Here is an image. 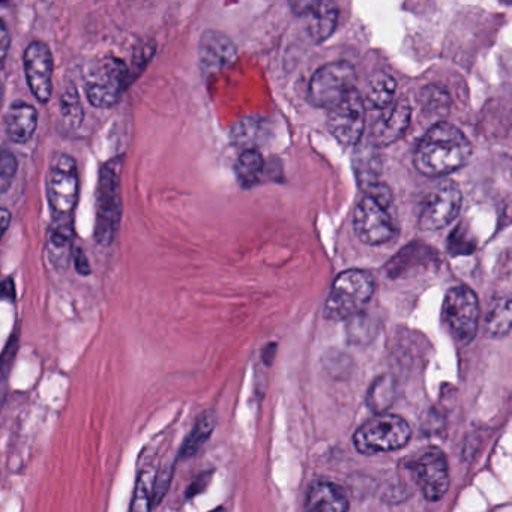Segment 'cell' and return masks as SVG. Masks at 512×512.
<instances>
[{
    "mask_svg": "<svg viewBox=\"0 0 512 512\" xmlns=\"http://www.w3.org/2000/svg\"><path fill=\"white\" fill-rule=\"evenodd\" d=\"M470 157L472 145L463 131L448 122H437L419 140L413 161L422 175L437 178L466 166Z\"/></svg>",
    "mask_w": 512,
    "mask_h": 512,
    "instance_id": "6da1fadb",
    "label": "cell"
},
{
    "mask_svg": "<svg viewBox=\"0 0 512 512\" xmlns=\"http://www.w3.org/2000/svg\"><path fill=\"white\" fill-rule=\"evenodd\" d=\"M124 157L107 161L100 169L97 187V217H95V242L109 247L118 235L122 218L121 173Z\"/></svg>",
    "mask_w": 512,
    "mask_h": 512,
    "instance_id": "7a4b0ae2",
    "label": "cell"
},
{
    "mask_svg": "<svg viewBox=\"0 0 512 512\" xmlns=\"http://www.w3.org/2000/svg\"><path fill=\"white\" fill-rule=\"evenodd\" d=\"M46 184L52 224L74 226V214H76L80 196V178L76 160L68 154H55L47 173Z\"/></svg>",
    "mask_w": 512,
    "mask_h": 512,
    "instance_id": "3957f363",
    "label": "cell"
},
{
    "mask_svg": "<svg viewBox=\"0 0 512 512\" xmlns=\"http://www.w3.org/2000/svg\"><path fill=\"white\" fill-rule=\"evenodd\" d=\"M374 290L376 283L368 272L350 269L338 275L326 299V319L346 320L355 317L367 307Z\"/></svg>",
    "mask_w": 512,
    "mask_h": 512,
    "instance_id": "277c9868",
    "label": "cell"
},
{
    "mask_svg": "<svg viewBox=\"0 0 512 512\" xmlns=\"http://www.w3.org/2000/svg\"><path fill=\"white\" fill-rule=\"evenodd\" d=\"M412 428L398 415H376L365 422L353 436L356 451L364 455L388 454L410 442Z\"/></svg>",
    "mask_w": 512,
    "mask_h": 512,
    "instance_id": "5b68a950",
    "label": "cell"
},
{
    "mask_svg": "<svg viewBox=\"0 0 512 512\" xmlns=\"http://www.w3.org/2000/svg\"><path fill=\"white\" fill-rule=\"evenodd\" d=\"M130 68L121 59L110 58L98 62L86 82L88 101L97 109H112L122 95L133 85Z\"/></svg>",
    "mask_w": 512,
    "mask_h": 512,
    "instance_id": "8992f818",
    "label": "cell"
},
{
    "mask_svg": "<svg viewBox=\"0 0 512 512\" xmlns=\"http://www.w3.org/2000/svg\"><path fill=\"white\" fill-rule=\"evenodd\" d=\"M356 73L349 62H332L316 71L308 88V100L320 109H334L355 89Z\"/></svg>",
    "mask_w": 512,
    "mask_h": 512,
    "instance_id": "52a82bcc",
    "label": "cell"
},
{
    "mask_svg": "<svg viewBox=\"0 0 512 512\" xmlns=\"http://www.w3.org/2000/svg\"><path fill=\"white\" fill-rule=\"evenodd\" d=\"M479 301L472 289L466 286L449 290L443 302V319L454 337L461 344L472 343L479 325Z\"/></svg>",
    "mask_w": 512,
    "mask_h": 512,
    "instance_id": "ba28073f",
    "label": "cell"
},
{
    "mask_svg": "<svg viewBox=\"0 0 512 512\" xmlns=\"http://www.w3.org/2000/svg\"><path fill=\"white\" fill-rule=\"evenodd\" d=\"M328 127L344 148L358 145L365 130V103L356 89L350 91L340 104L329 110Z\"/></svg>",
    "mask_w": 512,
    "mask_h": 512,
    "instance_id": "9c48e42d",
    "label": "cell"
},
{
    "mask_svg": "<svg viewBox=\"0 0 512 512\" xmlns=\"http://www.w3.org/2000/svg\"><path fill=\"white\" fill-rule=\"evenodd\" d=\"M461 203L463 196L454 182L437 185L422 203L419 227L422 230L443 229L460 214Z\"/></svg>",
    "mask_w": 512,
    "mask_h": 512,
    "instance_id": "30bf717a",
    "label": "cell"
},
{
    "mask_svg": "<svg viewBox=\"0 0 512 512\" xmlns=\"http://www.w3.org/2000/svg\"><path fill=\"white\" fill-rule=\"evenodd\" d=\"M410 470L425 499L437 502L445 496L449 488V467L448 460L440 449L431 448L422 452L410 464Z\"/></svg>",
    "mask_w": 512,
    "mask_h": 512,
    "instance_id": "8fae6325",
    "label": "cell"
},
{
    "mask_svg": "<svg viewBox=\"0 0 512 512\" xmlns=\"http://www.w3.org/2000/svg\"><path fill=\"white\" fill-rule=\"evenodd\" d=\"M26 80L35 100L49 103L53 94V55L44 41H32L23 53Z\"/></svg>",
    "mask_w": 512,
    "mask_h": 512,
    "instance_id": "7c38bea8",
    "label": "cell"
},
{
    "mask_svg": "<svg viewBox=\"0 0 512 512\" xmlns=\"http://www.w3.org/2000/svg\"><path fill=\"white\" fill-rule=\"evenodd\" d=\"M353 224L356 235L364 244H386L395 235V224L389 209L383 208L368 196L356 206Z\"/></svg>",
    "mask_w": 512,
    "mask_h": 512,
    "instance_id": "4fadbf2b",
    "label": "cell"
},
{
    "mask_svg": "<svg viewBox=\"0 0 512 512\" xmlns=\"http://www.w3.org/2000/svg\"><path fill=\"white\" fill-rule=\"evenodd\" d=\"M292 7L305 20L308 34L316 43H323L334 34L338 8L331 2H296Z\"/></svg>",
    "mask_w": 512,
    "mask_h": 512,
    "instance_id": "5bb4252c",
    "label": "cell"
},
{
    "mask_svg": "<svg viewBox=\"0 0 512 512\" xmlns=\"http://www.w3.org/2000/svg\"><path fill=\"white\" fill-rule=\"evenodd\" d=\"M412 121V107L407 101L401 100L385 110L382 116L374 122L371 136L374 143L380 146L392 145L398 142L409 130Z\"/></svg>",
    "mask_w": 512,
    "mask_h": 512,
    "instance_id": "9a60e30c",
    "label": "cell"
},
{
    "mask_svg": "<svg viewBox=\"0 0 512 512\" xmlns=\"http://www.w3.org/2000/svg\"><path fill=\"white\" fill-rule=\"evenodd\" d=\"M200 64L208 73L224 70L236 61V47L230 38L217 31H208L200 40Z\"/></svg>",
    "mask_w": 512,
    "mask_h": 512,
    "instance_id": "2e32d148",
    "label": "cell"
},
{
    "mask_svg": "<svg viewBox=\"0 0 512 512\" xmlns=\"http://www.w3.org/2000/svg\"><path fill=\"white\" fill-rule=\"evenodd\" d=\"M37 127V109L26 101H14L5 115V131L8 139L23 145L34 137Z\"/></svg>",
    "mask_w": 512,
    "mask_h": 512,
    "instance_id": "e0dca14e",
    "label": "cell"
},
{
    "mask_svg": "<svg viewBox=\"0 0 512 512\" xmlns=\"http://www.w3.org/2000/svg\"><path fill=\"white\" fill-rule=\"evenodd\" d=\"M349 500L346 494L328 481H317L311 484L305 500V512H347Z\"/></svg>",
    "mask_w": 512,
    "mask_h": 512,
    "instance_id": "ac0fdd59",
    "label": "cell"
},
{
    "mask_svg": "<svg viewBox=\"0 0 512 512\" xmlns=\"http://www.w3.org/2000/svg\"><path fill=\"white\" fill-rule=\"evenodd\" d=\"M74 226H59V224L50 223L49 232H47V257L53 268L58 271H65L70 266L74 253Z\"/></svg>",
    "mask_w": 512,
    "mask_h": 512,
    "instance_id": "d6986e66",
    "label": "cell"
},
{
    "mask_svg": "<svg viewBox=\"0 0 512 512\" xmlns=\"http://www.w3.org/2000/svg\"><path fill=\"white\" fill-rule=\"evenodd\" d=\"M395 94H397V82L388 73L373 74L368 86V101L374 109L386 110L394 106Z\"/></svg>",
    "mask_w": 512,
    "mask_h": 512,
    "instance_id": "ffe728a7",
    "label": "cell"
},
{
    "mask_svg": "<svg viewBox=\"0 0 512 512\" xmlns=\"http://www.w3.org/2000/svg\"><path fill=\"white\" fill-rule=\"evenodd\" d=\"M485 331L491 338H503L511 331V299L500 296L491 304L485 319Z\"/></svg>",
    "mask_w": 512,
    "mask_h": 512,
    "instance_id": "44dd1931",
    "label": "cell"
},
{
    "mask_svg": "<svg viewBox=\"0 0 512 512\" xmlns=\"http://www.w3.org/2000/svg\"><path fill=\"white\" fill-rule=\"evenodd\" d=\"M215 424L217 422H215L214 413H203L194 425L193 431L185 439L184 445H182L181 458L194 457L202 449V446L208 442L211 434L214 433Z\"/></svg>",
    "mask_w": 512,
    "mask_h": 512,
    "instance_id": "7402d4cb",
    "label": "cell"
},
{
    "mask_svg": "<svg viewBox=\"0 0 512 512\" xmlns=\"http://www.w3.org/2000/svg\"><path fill=\"white\" fill-rule=\"evenodd\" d=\"M155 473L157 472L152 467H145L140 472L136 488H134L130 512H152V508H154Z\"/></svg>",
    "mask_w": 512,
    "mask_h": 512,
    "instance_id": "603a6c76",
    "label": "cell"
},
{
    "mask_svg": "<svg viewBox=\"0 0 512 512\" xmlns=\"http://www.w3.org/2000/svg\"><path fill=\"white\" fill-rule=\"evenodd\" d=\"M395 383L389 376H382L374 380L373 385L368 389L367 406L376 415H383L391 407L394 401Z\"/></svg>",
    "mask_w": 512,
    "mask_h": 512,
    "instance_id": "cb8c5ba5",
    "label": "cell"
},
{
    "mask_svg": "<svg viewBox=\"0 0 512 512\" xmlns=\"http://www.w3.org/2000/svg\"><path fill=\"white\" fill-rule=\"evenodd\" d=\"M17 350H19V335L14 334L5 346L4 352L0 353V410L7 400L8 383H10L11 370L16 361Z\"/></svg>",
    "mask_w": 512,
    "mask_h": 512,
    "instance_id": "d4e9b609",
    "label": "cell"
},
{
    "mask_svg": "<svg viewBox=\"0 0 512 512\" xmlns=\"http://www.w3.org/2000/svg\"><path fill=\"white\" fill-rule=\"evenodd\" d=\"M62 116L70 127L77 128L85 118L82 101H80L79 92L76 86H67L64 94L61 95Z\"/></svg>",
    "mask_w": 512,
    "mask_h": 512,
    "instance_id": "484cf974",
    "label": "cell"
},
{
    "mask_svg": "<svg viewBox=\"0 0 512 512\" xmlns=\"http://www.w3.org/2000/svg\"><path fill=\"white\" fill-rule=\"evenodd\" d=\"M263 167H265V161H263L262 154L257 149H247L239 157L238 164H236V172H238L241 181L250 184V182L259 179Z\"/></svg>",
    "mask_w": 512,
    "mask_h": 512,
    "instance_id": "4316f807",
    "label": "cell"
},
{
    "mask_svg": "<svg viewBox=\"0 0 512 512\" xmlns=\"http://www.w3.org/2000/svg\"><path fill=\"white\" fill-rule=\"evenodd\" d=\"M19 170V158L10 148L0 149V194L7 193Z\"/></svg>",
    "mask_w": 512,
    "mask_h": 512,
    "instance_id": "83f0119b",
    "label": "cell"
},
{
    "mask_svg": "<svg viewBox=\"0 0 512 512\" xmlns=\"http://www.w3.org/2000/svg\"><path fill=\"white\" fill-rule=\"evenodd\" d=\"M260 133H262V124L254 119H244L238 127L235 128V140L238 145L245 146L247 149L254 148V143L259 140ZM245 149V151H247Z\"/></svg>",
    "mask_w": 512,
    "mask_h": 512,
    "instance_id": "f1b7e54d",
    "label": "cell"
},
{
    "mask_svg": "<svg viewBox=\"0 0 512 512\" xmlns=\"http://www.w3.org/2000/svg\"><path fill=\"white\" fill-rule=\"evenodd\" d=\"M73 259L74 266H76V271L79 272L80 275H83V277H88V275L92 274L88 256H86V253L82 250V248H74Z\"/></svg>",
    "mask_w": 512,
    "mask_h": 512,
    "instance_id": "f546056e",
    "label": "cell"
},
{
    "mask_svg": "<svg viewBox=\"0 0 512 512\" xmlns=\"http://www.w3.org/2000/svg\"><path fill=\"white\" fill-rule=\"evenodd\" d=\"M10 47V29H8L7 23L0 19V65H2V62H4L5 58H7L8 52H10Z\"/></svg>",
    "mask_w": 512,
    "mask_h": 512,
    "instance_id": "4dcf8cb0",
    "label": "cell"
},
{
    "mask_svg": "<svg viewBox=\"0 0 512 512\" xmlns=\"http://www.w3.org/2000/svg\"><path fill=\"white\" fill-rule=\"evenodd\" d=\"M209 479H211V475H209V473H203V475H200L199 478L190 485V488H188L187 497H194L197 496V494L202 493V491L208 487Z\"/></svg>",
    "mask_w": 512,
    "mask_h": 512,
    "instance_id": "1f68e13d",
    "label": "cell"
},
{
    "mask_svg": "<svg viewBox=\"0 0 512 512\" xmlns=\"http://www.w3.org/2000/svg\"><path fill=\"white\" fill-rule=\"evenodd\" d=\"M13 215H11L10 209L0 206V241L4 238L7 233L8 227H10Z\"/></svg>",
    "mask_w": 512,
    "mask_h": 512,
    "instance_id": "d6a6232c",
    "label": "cell"
},
{
    "mask_svg": "<svg viewBox=\"0 0 512 512\" xmlns=\"http://www.w3.org/2000/svg\"><path fill=\"white\" fill-rule=\"evenodd\" d=\"M0 295H2V298L16 299V286H14L11 278L0 284Z\"/></svg>",
    "mask_w": 512,
    "mask_h": 512,
    "instance_id": "836d02e7",
    "label": "cell"
},
{
    "mask_svg": "<svg viewBox=\"0 0 512 512\" xmlns=\"http://www.w3.org/2000/svg\"><path fill=\"white\" fill-rule=\"evenodd\" d=\"M212 512H226V511H224L223 508H218V509H215V511H212Z\"/></svg>",
    "mask_w": 512,
    "mask_h": 512,
    "instance_id": "e575fe53",
    "label": "cell"
}]
</instances>
